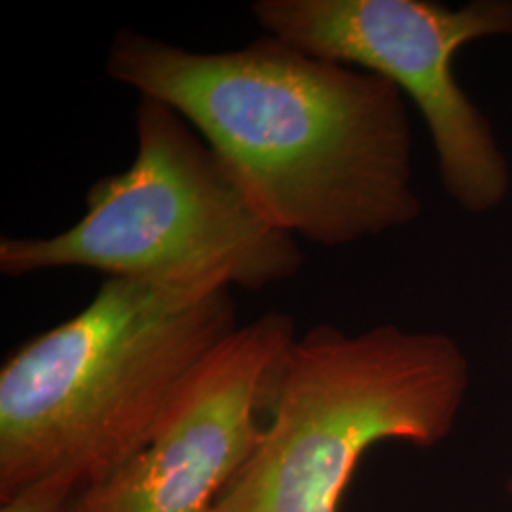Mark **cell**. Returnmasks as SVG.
<instances>
[{"label":"cell","instance_id":"6da1fadb","mask_svg":"<svg viewBox=\"0 0 512 512\" xmlns=\"http://www.w3.org/2000/svg\"><path fill=\"white\" fill-rule=\"evenodd\" d=\"M107 74L177 110L275 230L346 247L420 219L412 126L382 76L264 35L190 52L120 29Z\"/></svg>","mask_w":512,"mask_h":512},{"label":"cell","instance_id":"7a4b0ae2","mask_svg":"<svg viewBox=\"0 0 512 512\" xmlns=\"http://www.w3.org/2000/svg\"><path fill=\"white\" fill-rule=\"evenodd\" d=\"M238 327L232 287L217 279L109 277L0 368V501L50 476L82 490L112 475Z\"/></svg>","mask_w":512,"mask_h":512},{"label":"cell","instance_id":"3957f363","mask_svg":"<svg viewBox=\"0 0 512 512\" xmlns=\"http://www.w3.org/2000/svg\"><path fill=\"white\" fill-rule=\"evenodd\" d=\"M471 382L467 353L444 332L315 325L296 336L262 439L209 512H340L372 446L450 439Z\"/></svg>","mask_w":512,"mask_h":512},{"label":"cell","instance_id":"277c9868","mask_svg":"<svg viewBox=\"0 0 512 512\" xmlns=\"http://www.w3.org/2000/svg\"><path fill=\"white\" fill-rule=\"evenodd\" d=\"M137 154L97 179L86 213L46 238L0 239V272L23 277L86 268L110 277L217 279L262 291L298 274L296 239L256 213L217 152L183 116L141 97Z\"/></svg>","mask_w":512,"mask_h":512},{"label":"cell","instance_id":"5b68a950","mask_svg":"<svg viewBox=\"0 0 512 512\" xmlns=\"http://www.w3.org/2000/svg\"><path fill=\"white\" fill-rule=\"evenodd\" d=\"M266 35L306 54L391 82L421 114L444 194L467 215H490L512 190L494 124L459 84L461 48L512 37V0H258Z\"/></svg>","mask_w":512,"mask_h":512},{"label":"cell","instance_id":"8992f818","mask_svg":"<svg viewBox=\"0 0 512 512\" xmlns=\"http://www.w3.org/2000/svg\"><path fill=\"white\" fill-rule=\"evenodd\" d=\"M293 317L239 325L190 374L150 439L112 475L82 488L69 512H209L262 439Z\"/></svg>","mask_w":512,"mask_h":512},{"label":"cell","instance_id":"52a82bcc","mask_svg":"<svg viewBox=\"0 0 512 512\" xmlns=\"http://www.w3.org/2000/svg\"><path fill=\"white\" fill-rule=\"evenodd\" d=\"M78 492L73 478H42L4 499L0 512H69Z\"/></svg>","mask_w":512,"mask_h":512},{"label":"cell","instance_id":"ba28073f","mask_svg":"<svg viewBox=\"0 0 512 512\" xmlns=\"http://www.w3.org/2000/svg\"><path fill=\"white\" fill-rule=\"evenodd\" d=\"M509 495H511V501H512V478L509 480Z\"/></svg>","mask_w":512,"mask_h":512},{"label":"cell","instance_id":"9c48e42d","mask_svg":"<svg viewBox=\"0 0 512 512\" xmlns=\"http://www.w3.org/2000/svg\"><path fill=\"white\" fill-rule=\"evenodd\" d=\"M511 351H512V327H511Z\"/></svg>","mask_w":512,"mask_h":512}]
</instances>
